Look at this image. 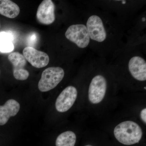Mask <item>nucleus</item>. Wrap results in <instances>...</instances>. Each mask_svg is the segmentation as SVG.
Masks as SVG:
<instances>
[{"mask_svg":"<svg viewBox=\"0 0 146 146\" xmlns=\"http://www.w3.org/2000/svg\"><path fill=\"white\" fill-rule=\"evenodd\" d=\"M131 74L136 80L145 81L146 80V62L140 56L131 58L128 64Z\"/></svg>","mask_w":146,"mask_h":146,"instance_id":"nucleus-10","label":"nucleus"},{"mask_svg":"<svg viewBox=\"0 0 146 146\" xmlns=\"http://www.w3.org/2000/svg\"><path fill=\"white\" fill-rule=\"evenodd\" d=\"M65 75L64 70L60 67H50L42 73L38 83V88L42 92H47L54 89L62 81Z\"/></svg>","mask_w":146,"mask_h":146,"instance_id":"nucleus-2","label":"nucleus"},{"mask_svg":"<svg viewBox=\"0 0 146 146\" xmlns=\"http://www.w3.org/2000/svg\"><path fill=\"white\" fill-rule=\"evenodd\" d=\"M142 21H143V22H144L145 21V18H143V19H142Z\"/></svg>","mask_w":146,"mask_h":146,"instance_id":"nucleus-17","label":"nucleus"},{"mask_svg":"<svg viewBox=\"0 0 146 146\" xmlns=\"http://www.w3.org/2000/svg\"><path fill=\"white\" fill-rule=\"evenodd\" d=\"M107 89L106 79L103 76H96L91 80L88 91L89 102L93 104H99L104 98Z\"/></svg>","mask_w":146,"mask_h":146,"instance_id":"nucleus-4","label":"nucleus"},{"mask_svg":"<svg viewBox=\"0 0 146 146\" xmlns=\"http://www.w3.org/2000/svg\"><path fill=\"white\" fill-rule=\"evenodd\" d=\"M78 91L75 87L68 86L58 97L55 103L56 110L60 112H67L73 106L76 100Z\"/></svg>","mask_w":146,"mask_h":146,"instance_id":"nucleus-5","label":"nucleus"},{"mask_svg":"<svg viewBox=\"0 0 146 146\" xmlns=\"http://www.w3.org/2000/svg\"><path fill=\"white\" fill-rule=\"evenodd\" d=\"M20 9L16 3L9 0H0V14L9 18L18 16Z\"/></svg>","mask_w":146,"mask_h":146,"instance_id":"nucleus-12","label":"nucleus"},{"mask_svg":"<svg viewBox=\"0 0 146 146\" xmlns=\"http://www.w3.org/2000/svg\"><path fill=\"white\" fill-rule=\"evenodd\" d=\"M23 54L26 60L35 68L46 67L49 62V57L47 54L33 47H26L23 51Z\"/></svg>","mask_w":146,"mask_h":146,"instance_id":"nucleus-8","label":"nucleus"},{"mask_svg":"<svg viewBox=\"0 0 146 146\" xmlns=\"http://www.w3.org/2000/svg\"><path fill=\"white\" fill-rule=\"evenodd\" d=\"M114 136L121 143L130 145L138 143L143 136V131L137 123L131 121L122 122L115 127Z\"/></svg>","mask_w":146,"mask_h":146,"instance_id":"nucleus-1","label":"nucleus"},{"mask_svg":"<svg viewBox=\"0 0 146 146\" xmlns=\"http://www.w3.org/2000/svg\"><path fill=\"white\" fill-rule=\"evenodd\" d=\"M14 48V45L10 35L4 32L0 33V51L10 52Z\"/></svg>","mask_w":146,"mask_h":146,"instance_id":"nucleus-14","label":"nucleus"},{"mask_svg":"<svg viewBox=\"0 0 146 146\" xmlns=\"http://www.w3.org/2000/svg\"><path fill=\"white\" fill-rule=\"evenodd\" d=\"M55 6L51 0H44L39 5L36 13V18L40 23L50 25L55 20Z\"/></svg>","mask_w":146,"mask_h":146,"instance_id":"nucleus-9","label":"nucleus"},{"mask_svg":"<svg viewBox=\"0 0 146 146\" xmlns=\"http://www.w3.org/2000/svg\"><path fill=\"white\" fill-rule=\"evenodd\" d=\"M8 60L13 66V75L18 80H25L28 78L29 73L25 69L27 60L23 55L20 53H12L8 56Z\"/></svg>","mask_w":146,"mask_h":146,"instance_id":"nucleus-7","label":"nucleus"},{"mask_svg":"<svg viewBox=\"0 0 146 146\" xmlns=\"http://www.w3.org/2000/svg\"><path fill=\"white\" fill-rule=\"evenodd\" d=\"M122 3L123 4H125L126 3V2L125 1H122Z\"/></svg>","mask_w":146,"mask_h":146,"instance_id":"nucleus-16","label":"nucleus"},{"mask_svg":"<svg viewBox=\"0 0 146 146\" xmlns=\"http://www.w3.org/2000/svg\"><path fill=\"white\" fill-rule=\"evenodd\" d=\"M0 26H1V25H0Z\"/></svg>","mask_w":146,"mask_h":146,"instance_id":"nucleus-19","label":"nucleus"},{"mask_svg":"<svg viewBox=\"0 0 146 146\" xmlns=\"http://www.w3.org/2000/svg\"><path fill=\"white\" fill-rule=\"evenodd\" d=\"M85 146H93L92 145H86Z\"/></svg>","mask_w":146,"mask_h":146,"instance_id":"nucleus-18","label":"nucleus"},{"mask_svg":"<svg viewBox=\"0 0 146 146\" xmlns=\"http://www.w3.org/2000/svg\"><path fill=\"white\" fill-rule=\"evenodd\" d=\"M141 118L142 121L145 123H146V108H145L142 110L140 114Z\"/></svg>","mask_w":146,"mask_h":146,"instance_id":"nucleus-15","label":"nucleus"},{"mask_svg":"<svg viewBox=\"0 0 146 146\" xmlns=\"http://www.w3.org/2000/svg\"><path fill=\"white\" fill-rule=\"evenodd\" d=\"M76 141L75 133L71 131L61 133L56 138V146H74Z\"/></svg>","mask_w":146,"mask_h":146,"instance_id":"nucleus-13","label":"nucleus"},{"mask_svg":"<svg viewBox=\"0 0 146 146\" xmlns=\"http://www.w3.org/2000/svg\"><path fill=\"white\" fill-rule=\"evenodd\" d=\"M86 28L90 38L93 40L101 42L106 39L105 29L102 19L99 16H90L86 23Z\"/></svg>","mask_w":146,"mask_h":146,"instance_id":"nucleus-6","label":"nucleus"},{"mask_svg":"<svg viewBox=\"0 0 146 146\" xmlns=\"http://www.w3.org/2000/svg\"><path fill=\"white\" fill-rule=\"evenodd\" d=\"M20 109V105L15 100L10 99L3 106H0V125H3L11 117L17 115Z\"/></svg>","mask_w":146,"mask_h":146,"instance_id":"nucleus-11","label":"nucleus"},{"mask_svg":"<svg viewBox=\"0 0 146 146\" xmlns=\"http://www.w3.org/2000/svg\"><path fill=\"white\" fill-rule=\"evenodd\" d=\"M68 40L80 48H86L90 42V36L86 26L82 24L71 25L65 33Z\"/></svg>","mask_w":146,"mask_h":146,"instance_id":"nucleus-3","label":"nucleus"}]
</instances>
